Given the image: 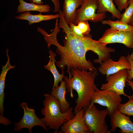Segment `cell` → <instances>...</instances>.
Instances as JSON below:
<instances>
[{
  "label": "cell",
  "mask_w": 133,
  "mask_h": 133,
  "mask_svg": "<svg viewBox=\"0 0 133 133\" xmlns=\"http://www.w3.org/2000/svg\"><path fill=\"white\" fill-rule=\"evenodd\" d=\"M58 12L59 19L58 26L63 29V32L65 34L63 46L58 42L57 36L59 31L57 29H53L50 34L45 32L43 35L49 49L52 45L57 47L56 52L60 55L61 59L56 62V64L62 71L64 70L66 66L67 69L73 68L80 70H94L97 69L93 63L87 60L85 58L88 51H91L98 55V58L94 60L93 61L100 64L110 58V53L115 51L114 49L107 47L98 40L93 39L90 34L83 37L77 35L66 23L62 11L60 10Z\"/></svg>",
  "instance_id": "cell-1"
},
{
  "label": "cell",
  "mask_w": 133,
  "mask_h": 133,
  "mask_svg": "<svg viewBox=\"0 0 133 133\" xmlns=\"http://www.w3.org/2000/svg\"><path fill=\"white\" fill-rule=\"evenodd\" d=\"M70 69L72 75H69L68 78L64 76L63 78L67 82V90L71 97H73L74 90L77 93L76 104L73 109L75 114L90 104L93 95L97 88L95 81L98 72L97 69L89 71L73 68Z\"/></svg>",
  "instance_id": "cell-2"
},
{
  "label": "cell",
  "mask_w": 133,
  "mask_h": 133,
  "mask_svg": "<svg viewBox=\"0 0 133 133\" xmlns=\"http://www.w3.org/2000/svg\"><path fill=\"white\" fill-rule=\"evenodd\" d=\"M45 99L44 100V107L41 112L44 116L43 118L45 126L49 129H53L54 133L58 132L59 128L74 116L72 107L65 113L61 110L60 104L58 100L51 94L44 95Z\"/></svg>",
  "instance_id": "cell-3"
},
{
  "label": "cell",
  "mask_w": 133,
  "mask_h": 133,
  "mask_svg": "<svg viewBox=\"0 0 133 133\" xmlns=\"http://www.w3.org/2000/svg\"><path fill=\"white\" fill-rule=\"evenodd\" d=\"M83 119L84 123L88 129V133H110L105 121L109 112L107 108L99 110L94 104L84 108Z\"/></svg>",
  "instance_id": "cell-4"
},
{
  "label": "cell",
  "mask_w": 133,
  "mask_h": 133,
  "mask_svg": "<svg viewBox=\"0 0 133 133\" xmlns=\"http://www.w3.org/2000/svg\"><path fill=\"white\" fill-rule=\"evenodd\" d=\"M120 96L115 92L100 90L97 88L92 96L91 103H97L106 107L110 116L115 110L118 109L121 103L122 99Z\"/></svg>",
  "instance_id": "cell-5"
},
{
  "label": "cell",
  "mask_w": 133,
  "mask_h": 133,
  "mask_svg": "<svg viewBox=\"0 0 133 133\" xmlns=\"http://www.w3.org/2000/svg\"><path fill=\"white\" fill-rule=\"evenodd\" d=\"M98 3L97 0H83L81 7L77 9V18L74 24L76 25L80 22L89 20L95 23L103 21L106 17V12L96 13Z\"/></svg>",
  "instance_id": "cell-6"
},
{
  "label": "cell",
  "mask_w": 133,
  "mask_h": 133,
  "mask_svg": "<svg viewBox=\"0 0 133 133\" xmlns=\"http://www.w3.org/2000/svg\"><path fill=\"white\" fill-rule=\"evenodd\" d=\"M20 105V107L23 109L24 114L19 121L15 122V131H18L23 128H27L29 133H32V128L36 126H40L45 130L48 131V129L44 124L43 118H40L36 116L33 109L28 107L25 102H23Z\"/></svg>",
  "instance_id": "cell-7"
},
{
  "label": "cell",
  "mask_w": 133,
  "mask_h": 133,
  "mask_svg": "<svg viewBox=\"0 0 133 133\" xmlns=\"http://www.w3.org/2000/svg\"><path fill=\"white\" fill-rule=\"evenodd\" d=\"M128 77L127 69L121 70L116 73L110 75L106 78L107 83L102 84L101 89L112 91L120 95L127 96L124 92L125 83Z\"/></svg>",
  "instance_id": "cell-8"
},
{
  "label": "cell",
  "mask_w": 133,
  "mask_h": 133,
  "mask_svg": "<svg viewBox=\"0 0 133 133\" xmlns=\"http://www.w3.org/2000/svg\"><path fill=\"white\" fill-rule=\"evenodd\" d=\"M131 64L126 57L120 56L117 61H114L109 58L102 62L98 68L99 72L102 74L106 75V78L110 75L116 73L124 69H130Z\"/></svg>",
  "instance_id": "cell-9"
},
{
  "label": "cell",
  "mask_w": 133,
  "mask_h": 133,
  "mask_svg": "<svg viewBox=\"0 0 133 133\" xmlns=\"http://www.w3.org/2000/svg\"><path fill=\"white\" fill-rule=\"evenodd\" d=\"M84 109L78 111L74 117L61 127L60 133H88V129L83 119Z\"/></svg>",
  "instance_id": "cell-10"
},
{
  "label": "cell",
  "mask_w": 133,
  "mask_h": 133,
  "mask_svg": "<svg viewBox=\"0 0 133 133\" xmlns=\"http://www.w3.org/2000/svg\"><path fill=\"white\" fill-rule=\"evenodd\" d=\"M111 128V132L116 131L117 128L120 129L122 133H133V123L129 116L115 110L110 116Z\"/></svg>",
  "instance_id": "cell-11"
},
{
  "label": "cell",
  "mask_w": 133,
  "mask_h": 133,
  "mask_svg": "<svg viewBox=\"0 0 133 133\" xmlns=\"http://www.w3.org/2000/svg\"><path fill=\"white\" fill-rule=\"evenodd\" d=\"M83 0H64L62 11L65 20L68 25L74 23L77 18L76 11L82 3Z\"/></svg>",
  "instance_id": "cell-12"
},
{
  "label": "cell",
  "mask_w": 133,
  "mask_h": 133,
  "mask_svg": "<svg viewBox=\"0 0 133 133\" xmlns=\"http://www.w3.org/2000/svg\"><path fill=\"white\" fill-rule=\"evenodd\" d=\"M67 83L66 81L63 80L61 81L59 86L52 89L50 94L57 98L59 102L61 110L62 113H65L69 110L70 105L67 101L65 95L66 93Z\"/></svg>",
  "instance_id": "cell-13"
},
{
  "label": "cell",
  "mask_w": 133,
  "mask_h": 133,
  "mask_svg": "<svg viewBox=\"0 0 133 133\" xmlns=\"http://www.w3.org/2000/svg\"><path fill=\"white\" fill-rule=\"evenodd\" d=\"M59 17V14L55 15H43L40 13L39 14L33 15L31 14L30 11L25 12L15 17L17 19L28 21L29 25H31L34 23L57 19Z\"/></svg>",
  "instance_id": "cell-14"
},
{
  "label": "cell",
  "mask_w": 133,
  "mask_h": 133,
  "mask_svg": "<svg viewBox=\"0 0 133 133\" xmlns=\"http://www.w3.org/2000/svg\"><path fill=\"white\" fill-rule=\"evenodd\" d=\"M98 6L97 13H101L108 12L112 15L113 18H116L120 20L122 14L114 5V0H97Z\"/></svg>",
  "instance_id": "cell-15"
},
{
  "label": "cell",
  "mask_w": 133,
  "mask_h": 133,
  "mask_svg": "<svg viewBox=\"0 0 133 133\" xmlns=\"http://www.w3.org/2000/svg\"><path fill=\"white\" fill-rule=\"evenodd\" d=\"M50 60L48 64L44 66V67L50 71L53 74L54 78V84L52 89L58 86V84L60 82L63 80L64 77V71H62V72L60 74L58 71L55 65L56 61L55 57L56 54L50 50L49 52Z\"/></svg>",
  "instance_id": "cell-16"
},
{
  "label": "cell",
  "mask_w": 133,
  "mask_h": 133,
  "mask_svg": "<svg viewBox=\"0 0 133 133\" xmlns=\"http://www.w3.org/2000/svg\"><path fill=\"white\" fill-rule=\"evenodd\" d=\"M19 4L17 10V13L30 11H37L42 12L48 13L50 11V7L48 4L38 5L33 3H29L23 0H18Z\"/></svg>",
  "instance_id": "cell-17"
},
{
  "label": "cell",
  "mask_w": 133,
  "mask_h": 133,
  "mask_svg": "<svg viewBox=\"0 0 133 133\" xmlns=\"http://www.w3.org/2000/svg\"><path fill=\"white\" fill-rule=\"evenodd\" d=\"M8 50L7 49L6 53L7 57V61L5 65L3 66L0 76V99H4V90L5 87V82L6 74L8 71L11 69H14L15 66H12L10 62V58L8 54Z\"/></svg>",
  "instance_id": "cell-18"
},
{
  "label": "cell",
  "mask_w": 133,
  "mask_h": 133,
  "mask_svg": "<svg viewBox=\"0 0 133 133\" xmlns=\"http://www.w3.org/2000/svg\"><path fill=\"white\" fill-rule=\"evenodd\" d=\"M119 32L118 30L110 27L106 30L102 36L98 41L105 45L117 43Z\"/></svg>",
  "instance_id": "cell-19"
},
{
  "label": "cell",
  "mask_w": 133,
  "mask_h": 133,
  "mask_svg": "<svg viewBox=\"0 0 133 133\" xmlns=\"http://www.w3.org/2000/svg\"><path fill=\"white\" fill-rule=\"evenodd\" d=\"M117 43L122 44L129 48H133V30L119 31Z\"/></svg>",
  "instance_id": "cell-20"
},
{
  "label": "cell",
  "mask_w": 133,
  "mask_h": 133,
  "mask_svg": "<svg viewBox=\"0 0 133 133\" xmlns=\"http://www.w3.org/2000/svg\"><path fill=\"white\" fill-rule=\"evenodd\" d=\"M102 23L103 24L108 25L111 28L119 31L133 30V26L122 22L119 20L116 21H113L110 20L102 21Z\"/></svg>",
  "instance_id": "cell-21"
},
{
  "label": "cell",
  "mask_w": 133,
  "mask_h": 133,
  "mask_svg": "<svg viewBox=\"0 0 133 133\" xmlns=\"http://www.w3.org/2000/svg\"><path fill=\"white\" fill-rule=\"evenodd\" d=\"M127 97L129 99L128 101L124 104H120L118 110L122 113L128 116H133V98L132 96H128Z\"/></svg>",
  "instance_id": "cell-22"
},
{
  "label": "cell",
  "mask_w": 133,
  "mask_h": 133,
  "mask_svg": "<svg viewBox=\"0 0 133 133\" xmlns=\"http://www.w3.org/2000/svg\"><path fill=\"white\" fill-rule=\"evenodd\" d=\"M129 5L125 9V12L122 14L120 21L123 23L129 24L133 15V2L128 1Z\"/></svg>",
  "instance_id": "cell-23"
},
{
  "label": "cell",
  "mask_w": 133,
  "mask_h": 133,
  "mask_svg": "<svg viewBox=\"0 0 133 133\" xmlns=\"http://www.w3.org/2000/svg\"><path fill=\"white\" fill-rule=\"evenodd\" d=\"M88 21L86 20L81 21L77 25L84 35L88 34L91 31Z\"/></svg>",
  "instance_id": "cell-24"
},
{
  "label": "cell",
  "mask_w": 133,
  "mask_h": 133,
  "mask_svg": "<svg viewBox=\"0 0 133 133\" xmlns=\"http://www.w3.org/2000/svg\"><path fill=\"white\" fill-rule=\"evenodd\" d=\"M53 3L54 6L53 11L54 12H58L60 10V3L59 0H51ZM32 3L38 5L43 4L42 0H29Z\"/></svg>",
  "instance_id": "cell-25"
},
{
  "label": "cell",
  "mask_w": 133,
  "mask_h": 133,
  "mask_svg": "<svg viewBox=\"0 0 133 133\" xmlns=\"http://www.w3.org/2000/svg\"><path fill=\"white\" fill-rule=\"evenodd\" d=\"M114 1L119 11L125 9L129 6L128 0H114Z\"/></svg>",
  "instance_id": "cell-26"
},
{
  "label": "cell",
  "mask_w": 133,
  "mask_h": 133,
  "mask_svg": "<svg viewBox=\"0 0 133 133\" xmlns=\"http://www.w3.org/2000/svg\"><path fill=\"white\" fill-rule=\"evenodd\" d=\"M127 58L130 62L131 65V68L130 69H127L128 77L127 80H131L133 79V61L130 57V55L129 53L126 56Z\"/></svg>",
  "instance_id": "cell-27"
},
{
  "label": "cell",
  "mask_w": 133,
  "mask_h": 133,
  "mask_svg": "<svg viewBox=\"0 0 133 133\" xmlns=\"http://www.w3.org/2000/svg\"><path fill=\"white\" fill-rule=\"evenodd\" d=\"M69 27L73 32L77 35L81 37H83L85 36V35L83 34L77 25L74 23H71L69 24Z\"/></svg>",
  "instance_id": "cell-28"
},
{
  "label": "cell",
  "mask_w": 133,
  "mask_h": 133,
  "mask_svg": "<svg viewBox=\"0 0 133 133\" xmlns=\"http://www.w3.org/2000/svg\"><path fill=\"white\" fill-rule=\"evenodd\" d=\"M126 81L128 83H127V85H129L131 87L133 91V81L132 80H126ZM132 96L133 98V95H132Z\"/></svg>",
  "instance_id": "cell-29"
},
{
  "label": "cell",
  "mask_w": 133,
  "mask_h": 133,
  "mask_svg": "<svg viewBox=\"0 0 133 133\" xmlns=\"http://www.w3.org/2000/svg\"><path fill=\"white\" fill-rule=\"evenodd\" d=\"M128 24L129 25L133 27V15Z\"/></svg>",
  "instance_id": "cell-30"
},
{
  "label": "cell",
  "mask_w": 133,
  "mask_h": 133,
  "mask_svg": "<svg viewBox=\"0 0 133 133\" xmlns=\"http://www.w3.org/2000/svg\"><path fill=\"white\" fill-rule=\"evenodd\" d=\"M130 57L131 59L133 61V51L131 55H130Z\"/></svg>",
  "instance_id": "cell-31"
},
{
  "label": "cell",
  "mask_w": 133,
  "mask_h": 133,
  "mask_svg": "<svg viewBox=\"0 0 133 133\" xmlns=\"http://www.w3.org/2000/svg\"><path fill=\"white\" fill-rule=\"evenodd\" d=\"M129 0L131 1L132 2H133V0Z\"/></svg>",
  "instance_id": "cell-32"
}]
</instances>
